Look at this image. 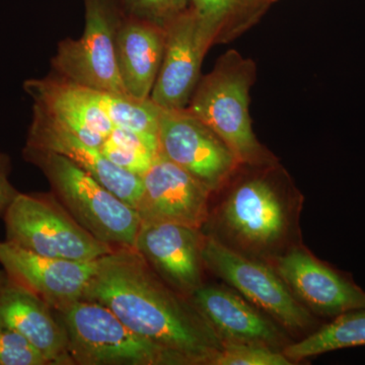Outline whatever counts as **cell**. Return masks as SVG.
<instances>
[{
  "label": "cell",
  "mask_w": 365,
  "mask_h": 365,
  "mask_svg": "<svg viewBox=\"0 0 365 365\" xmlns=\"http://www.w3.org/2000/svg\"><path fill=\"white\" fill-rule=\"evenodd\" d=\"M270 1L272 2V4H274V2L278 1V0H270Z\"/></svg>",
  "instance_id": "28"
},
{
  "label": "cell",
  "mask_w": 365,
  "mask_h": 365,
  "mask_svg": "<svg viewBox=\"0 0 365 365\" xmlns=\"http://www.w3.org/2000/svg\"><path fill=\"white\" fill-rule=\"evenodd\" d=\"M365 346V307L335 317L331 323L299 342L290 343L283 354L295 362L336 350Z\"/></svg>",
  "instance_id": "21"
},
{
  "label": "cell",
  "mask_w": 365,
  "mask_h": 365,
  "mask_svg": "<svg viewBox=\"0 0 365 365\" xmlns=\"http://www.w3.org/2000/svg\"><path fill=\"white\" fill-rule=\"evenodd\" d=\"M204 241L205 234L200 228L141 222L134 249L163 282L190 299L203 285Z\"/></svg>",
  "instance_id": "12"
},
{
  "label": "cell",
  "mask_w": 365,
  "mask_h": 365,
  "mask_svg": "<svg viewBox=\"0 0 365 365\" xmlns=\"http://www.w3.org/2000/svg\"><path fill=\"white\" fill-rule=\"evenodd\" d=\"M165 44V26L125 16L116 40L118 72L125 93L148 100L157 81Z\"/></svg>",
  "instance_id": "19"
},
{
  "label": "cell",
  "mask_w": 365,
  "mask_h": 365,
  "mask_svg": "<svg viewBox=\"0 0 365 365\" xmlns=\"http://www.w3.org/2000/svg\"><path fill=\"white\" fill-rule=\"evenodd\" d=\"M211 46L189 7L170 21L165 25V51L150 100L165 110L187 108Z\"/></svg>",
  "instance_id": "13"
},
{
  "label": "cell",
  "mask_w": 365,
  "mask_h": 365,
  "mask_svg": "<svg viewBox=\"0 0 365 365\" xmlns=\"http://www.w3.org/2000/svg\"><path fill=\"white\" fill-rule=\"evenodd\" d=\"M282 351L259 345H225L210 365H292Z\"/></svg>",
  "instance_id": "23"
},
{
  "label": "cell",
  "mask_w": 365,
  "mask_h": 365,
  "mask_svg": "<svg viewBox=\"0 0 365 365\" xmlns=\"http://www.w3.org/2000/svg\"><path fill=\"white\" fill-rule=\"evenodd\" d=\"M270 0H190L189 9L211 45L225 44L261 20Z\"/></svg>",
  "instance_id": "20"
},
{
  "label": "cell",
  "mask_w": 365,
  "mask_h": 365,
  "mask_svg": "<svg viewBox=\"0 0 365 365\" xmlns=\"http://www.w3.org/2000/svg\"><path fill=\"white\" fill-rule=\"evenodd\" d=\"M54 313L73 365H187L176 353L137 335L100 302L79 299Z\"/></svg>",
  "instance_id": "5"
},
{
  "label": "cell",
  "mask_w": 365,
  "mask_h": 365,
  "mask_svg": "<svg viewBox=\"0 0 365 365\" xmlns=\"http://www.w3.org/2000/svg\"><path fill=\"white\" fill-rule=\"evenodd\" d=\"M269 265L295 299L314 314L335 318L365 307L364 290L300 245L290 247Z\"/></svg>",
  "instance_id": "10"
},
{
  "label": "cell",
  "mask_w": 365,
  "mask_h": 365,
  "mask_svg": "<svg viewBox=\"0 0 365 365\" xmlns=\"http://www.w3.org/2000/svg\"><path fill=\"white\" fill-rule=\"evenodd\" d=\"M6 241L33 253L79 262L114 251L98 241L50 194H19L4 215Z\"/></svg>",
  "instance_id": "6"
},
{
  "label": "cell",
  "mask_w": 365,
  "mask_h": 365,
  "mask_svg": "<svg viewBox=\"0 0 365 365\" xmlns=\"http://www.w3.org/2000/svg\"><path fill=\"white\" fill-rule=\"evenodd\" d=\"M83 36L57 46L51 61L55 76L93 90L127 96L116 61L117 34L124 11L118 0H83Z\"/></svg>",
  "instance_id": "7"
},
{
  "label": "cell",
  "mask_w": 365,
  "mask_h": 365,
  "mask_svg": "<svg viewBox=\"0 0 365 365\" xmlns=\"http://www.w3.org/2000/svg\"><path fill=\"white\" fill-rule=\"evenodd\" d=\"M34 107L71 132L83 143L101 148L114 125L93 98L91 88L53 76L24 83Z\"/></svg>",
  "instance_id": "18"
},
{
  "label": "cell",
  "mask_w": 365,
  "mask_h": 365,
  "mask_svg": "<svg viewBox=\"0 0 365 365\" xmlns=\"http://www.w3.org/2000/svg\"><path fill=\"white\" fill-rule=\"evenodd\" d=\"M100 150L118 168L140 177L150 170L153 160L158 155L150 150L114 143L109 138H106Z\"/></svg>",
  "instance_id": "26"
},
{
  "label": "cell",
  "mask_w": 365,
  "mask_h": 365,
  "mask_svg": "<svg viewBox=\"0 0 365 365\" xmlns=\"http://www.w3.org/2000/svg\"><path fill=\"white\" fill-rule=\"evenodd\" d=\"M83 299L109 307L137 335L176 353L187 365H210L223 344L189 297L163 282L134 248L97 260Z\"/></svg>",
  "instance_id": "1"
},
{
  "label": "cell",
  "mask_w": 365,
  "mask_h": 365,
  "mask_svg": "<svg viewBox=\"0 0 365 365\" xmlns=\"http://www.w3.org/2000/svg\"><path fill=\"white\" fill-rule=\"evenodd\" d=\"M0 264L11 277L58 309L83 299L97 261L41 256L4 241L0 242Z\"/></svg>",
  "instance_id": "15"
},
{
  "label": "cell",
  "mask_w": 365,
  "mask_h": 365,
  "mask_svg": "<svg viewBox=\"0 0 365 365\" xmlns=\"http://www.w3.org/2000/svg\"><path fill=\"white\" fill-rule=\"evenodd\" d=\"M136 211L141 222H172L202 230L210 215L212 192L176 163L158 153L141 176Z\"/></svg>",
  "instance_id": "11"
},
{
  "label": "cell",
  "mask_w": 365,
  "mask_h": 365,
  "mask_svg": "<svg viewBox=\"0 0 365 365\" xmlns=\"http://www.w3.org/2000/svg\"><path fill=\"white\" fill-rule=\"evenodd\" d=\"M278 165L255 168L235 182L209 215V237L245 256L270 264L292 244L300 207Z\"/></svg>",
  "instance_id": "2"
},
{
  "label": "cell",
  "mask_w": 365,
  "mask_h": 365,
  "mask_svg": "<svg viewBox=\"0 0 365 365\" xmlns=\"http://www.w3.org/2000/svg\"><path fill=\"white\" fill-rule=\"evenodd\" d=\"M11 160L4 153H0V216L4 217L7 209L20 194L9 181Z\"/></svg>",
  "instance_id": "27"
},
{
  "label": "cell",
  "mask_w": 365,
  "mask_h": 365,
  "mask_svg": "<svg viewBox=\"0 0 365 365\" xmlns=\"http://www.w3.org/2000/svg\"><path fill=\"white\" fill-rule=\"evenodd\" d=\"M0 322L25 337L49 365H73L66 334L54 309L0 269Z\"/></svg>",
  "instance_id": "17"
},
{
  "label": "cell",
  "mask_w": 365,
  "mask_h": 365,
  "mask_svg": "<svg viewBox=\"0 0 365 365\" xmlns=\"http://www.w3.org/2000/svg\"><path fill=\"white\" fill-rule=\"evenodd\" d=\"M93 98L110 118L115 127L158 139L162 108L150 98L136 100L128 96L93 90Z\"/></svg>",
  "instance_id": "22"
},
{
  "label": "cell",
  "mask_w": 365,
  "mask_h": 365,
  "mask_svg": "<svg viewBox=\"0 0 365 365\" xmlns=\"http://www.w3.org/2000/svg\"><path fill=\"white\" fill-rule=\"evenodd\" d=\"M125 16L165 26L188 9L190 0H118Z\"/></svg>",
  "instance_id": "24"
},
{
  "label": "cell",
  "mask_w": 365,
  "mask_h": 365,
  "mask_svg": "<svg viewBox=\"0 0 365 365\" xmlns=\"http://www.w3.org/2000/svg\"><path fill=\"white\" fill-rule=\"evenodd\" d=\"M204 267L225 281L235 292L268 314L283 329L306 331L314 325L307 307L295 299L272 266L228 248L205 235Z\"/></svg>",
  "instance_id": "8"
},
{
  "label": "cell",
  "mask_w": 365,
  "mask_h": 365,
  "mask_svg": "<svg viewBox=\"0 0 365 365\" xmlns=\"http://www.w3.org/2000/svg\"><path fill=\"white\" fill-rule=\"evenodd\" d=\"M24 158L47 178L53 195L85 230L113 248H134L141 218L104 185L68 158L25 146Z\"/></svg>",
  "instance_id": "4"
},
{
  "label": "cell",
  "mask_w": 365,
  "mask_h": 365,
  "mask_svg": "<svg viewBox=\"0 0 365 365\" xmlns=\"http://www.w3.org/2000/svg\"><path fill=\"white\" fill-rule=\"evenodd\" d=\"M26 145L68 158L136 210L143 194L141 177L120 169L103 155L100 148L83 143L36 107L33 108Z\"/></svg>",
  "instance_id": "16"
},
{
  "label": "cell",
  "mask_w": 365,
  "mask_h": 365,
  "mask_svg": "<svg viewBox=\"0 0 365 365\" xmlns=\"http://www.w3.org/2000/svg\"><path fill=\"white\" fill-rule=\"evenodd\" d=\"M256 74L253 60L230 50L200 78L187 109L225 141L241 167L266 168L277 165V158L252 126L250 91Z\"/></svg>",
  "instance_id": "3"
},
{
  "label": "cell",
  "mask_w": 365,
  "mask_h": 365,
  "mask_svg": "<svg viewBox=\"0 0 365 365\" xmlns=\"http://www.w3.org/2000/svg\"><path fill=\"white\" fill-rule=\"evenodd\" d=\"M225 345H259L283 351L289 343L282 327L241 294L202 285L190 297Z\"/></svg>",
  "instance_id": "14"
},
{
  "label": "cell",
  "mask_w": 365,
  "mask_h": 365,
  "mask_svg": "<svg viewBox=\"0 0 365 365\" xmlns=\"http://www.w3.org/2000/svg\"><path fill=\"white\" fill-rule=\"evenodd\" d=\"M0 365H49L25 337L0 322Z\"/></svg>",
  "instance_id": "25"
},
{
  "label": "cell",
  "mask_w": 365,
  "mask_h": 365,
  "mask_svg": "<svg viewBox=\"0 0 365 365\" xmlns=\"http://www.w3.org/2000/svg\"><path fill=\"white\" fill-rule=\"evenodd\" d=\"M158 141L160 155L212 193L227 187L241 167L225 141L187 108L162 109Z\"/></svg>",
  "instance_id": "9"
}]
</instances>
